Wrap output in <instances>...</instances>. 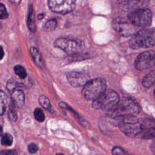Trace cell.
<instances>
[{
  "label": "cell",
  "mask_w": 155,
  "mask_h": 155,
  "mask_svg": "<svg viewBox=\"0 0 155 155\" xmlns=\"http://www.w3.org/2000/svg\"><path fill=\"white\" fill-rule=\"evenodd\" d=\"M154 155H155V154H154Z\"/></svg>",
  "instance_id": "cell-36"
},
{
  "label": "cell",
  "mask_w": 155,
  "mask_h": 155,
  "mask_svg": "<svg viewBox=\"0 0 155 155\" xmlns=\"http://www.w3.org/2000/svg\"><path fill=\"white\" fill-rule=\"evenodd\" d=\"M38 101H39V103L41 105V106H42L45 110H48L50 112L54 111L53 109L51 107V105L49 99L45 96H44V95L40 96L39 97Z\"/></svg>",
  "instance_id": "cell-18"
},
{
  "label": "cell",
  "mask_w": 155,
  "mask_h": 155,
  "mask_svg": "<svg viewBox=\"0 0 155 155\" xmlns=\"http://www.w3.org/2000/svg\"><path fill=\"white\" fill-rule=\"evenodd\" d=\"M14 72L21 79H24L27 76L25 68L21 65H16L14 67Z\"/></svg>",
  "instance_id": "cell-19"
},
{
  "label": "cell",
  "mask_w": 155,
  "mask_h": 155,
  "mask_svg": "<svg viewBox=\"0 0 155 155\" xmlns=\"http://www.w3.org/2000/svg\"><path fill=\"white\" fill-rule=\"evenodd\" d=\"M56 155H64V154H63L62 153H57V154H56Z\"/></svg>",
  "instance_id": "cell-34"
},
{
  "label": "cell",
  "mask_w": 155,
  "mask_h": 155,
  "mask_svg": "<svg viewBox=\"0 0 155 155\" xmlns=\"http://www.w3.org/2000/svg\"><path fill=\"white\" fill-rule=\"evenodd\" d=\"M11 93V101L15 107L21 108L25 103V94L24 91L19 88L13 90Z\"/></svg>",
  "instance_id": "cell-12"
},
{
  "label": "cell",
  "mask_w": 155,
  "mask_h": 155,
  "mask_svg": "<svg viewBox=\"0 0 155 155\" xmlns=\"http://www.w3.org/2000/svg\"><path fill=\"white\" fill-rule=\"evenodd\" d=\"M8 1L13 5H18L21 1V0H8Z\"/></svg>",
  "instance_id": "cell-29"
},
{
  "label": "cell",
  "mask_w": 155,
  "mask_h": 155,
  "mask_svg": "<svg viewBox=\"0 0 155 155\" xmlns=\"http://www.w3.org/2000/svg\"><path fill=\"white\" fill-rule=\"evenodd\" d=\"M12 101L7 94L2 90H0V115H3L8 108Z\"/></svg>",
  "instance_id": "cell-16"
},
{
  "label": "cell",
  "mask_w": 155,
  "mask_h": 155,
  "mask_svg": "<svg viewBox=\"0 0 155 155\" xmlns=\"http://www.w3.org/2000/svg\"><path fill=\"white\" fill-rule=\"evenodd\" d=\"M136 27L133 25L128 20L119 18L113 21V28L121 35L124 36H133L136 30Z\"/></svg>",
  "instance_id": "cell-10"
},
{
  "label": "cell",
  "mask_w": 155,
  "mask_h": 155,
  "mask_svg": "<svg viewBox=\"0 0 155 155\" xmlns=\"http://www.w3.org/2000/svg\"><path fill=\"white\" fill-rule=\"evenodd\" d=\"M27 24L28 28L31 32H35L36 31V22L35 19V15L34 8L33 5L30 4L28 7V15H27Z\"/></svg>",
  "instance_id": "cell-14"
},
{
  "label": "cell",
  "mask_w": 155,
  "mask_h": 155,
  "mask_svg": "<svg viewBox=\"0 0 155 155\" xmlns=\"http://www.w3.org/2000/svg\"><path fill=\"white\" fill-rule=\"evenodd\" d=\"M4 56V51L3 48L0 46V61H1Z\"/></svg>",
  "instance_id": "cell-30"
},
{
  "label": "cell",
  "mask_w": 155,
  "mask_h": 155,
  "mask_svg": "<svg viewBox=\"0 0 155 155\" xmlns=\"http://www.w3.org/2000/svg\"><path fill=\"white\" fill-rule=\"evenodd\" d=\"M155 45V30L143 28L135 33L130 38L129 45L131 48L136 50L147 48Z\"/></svg>",
  "instance_id": "cell-3"
},
{
  "label": "cell",
  "mask_w": 155,
  "mask_h": 155,
  "mask_svg": "<svg viewBox=\"0 0 155 155\" xmlns=\"http://www.w3.org/2000/svg\"><path fill=\"white\" fill-rule=\"evenodd\" d=\"M1 143L4 146H10L13 143V137L8 133L2 134L1 138Z\"/></svg>",
  "instance_id": "cell-21"
},
{
  "label": "cell",
  "mask_w": 155,
  "mask_h": 155,
  "mask_svg": "<svg viewBox=\"0 0 155 155\" xmlns=\"http://www.w3.org/2000/svg\"><path fill=\"white\" fill-rule=\"evenodd\" d=\"M8 110V115L9 119L11 120H12L13 122H15L17 119V113H16V110L15 109V105L13 104L12 102H11Z\"/></svg>",
  "instance_id": "cell-22"
},
{
  "label": "cell",
  "mask_w": 155,
  "mask_h": 155,
  "mask_svg": "<svg viewBox=\"0 0 155 155\" xmlns=\"http://www.w3.org/2000/svg\"><path fill=\"white\" fill-rule=\"evenodd\" d=\"M57 25V21L54 19L48 20L44 25V30L46 31H52L55 30Z\"/></svg>",
  "instance_id": "cell-20"
},
{
  "label": "cell",
  "mask_w": 155,
  "mask_h": 155,
  "mask_svg": "<svg viewBox=\"0 0 155 155\" xmlns=\"http://www.w3.org/2000/svg\"><path fill=\"white\" fill-rule=\"evenodd\" d=\"M34 116L36 120L42 122L45 120V115L42 110L39 108H36L34 110Z\"/></svg>",
  "instance_id": "cell-23"
},
{
  "label": "cell",
  "mask_w": 155,
  "mask_h": 155,
  "mask_svg": "<svg viewBox=\"0 0 155 155\" xmlns=\"http://www.w3.org/2000/svg\"><path fill=\"white\" fill-rule=\"evenodd\" d=\"M66 77L68 83L74 87L84 86L90 81L88 75L81 71H68L66 73Z\"/></svg>",
  "instance_id": "cell-11"
},
{
  "label": "cell",
  "mask_w": 155,
  "mask_h": 155,
  "mask_svg": "<svg viewBox=\"0 0 155 155\" xmlns=\"http://www.w3.org/2000/svg\"><path fill=\"white\" fill-rule=\"evenodd\" d=\"M28 151L30 154H34L38 150V147L36 143H30L28 145Z\"/></svg>",
  "instance_id": "cell-27"
},
{
  "label": "cell",
  "mask_w": 155,
  "mask_h": 155,
  "mask_svg": "<svg viewBox=\"0 0 155 155\" xmlns=\"http://www.w3.org/2000/svg\"><path fill=\"white\" fill-rule=\"evenodd\" d=\"M127 18L136 27H146L149 26L152 21V12L148 8L139 9L131 12Z\"/></svg>",
  "instance_id": "cell-7"
},
{
  "label": "cell",
  "mask_w": 155,
  "mask_h": 155,
  "mask_svg": "<svg viewBox=\"0 0 155 155\" xmlns=\"http://www.w3.org/2000/svg\"><path fill=\"white\" fill-rule=\"evenodd\" d=\"M119 96L114 90H106L98 99L93 101L92 106L95 109L110 110L119 102Z\"/></svg>",
  "instance_id": "cell-6"
},
{
  "label": "cell",
  "mask_w": 155,
  "mask_h": 155,
  "mask_svg": "<svg viewBox=\"0 0 155 155\" xmlns=\"http://www.w3.org/2000/svg\"><path fill=\"white\" fill-rule=\"evenodd\" d=\"M113 155H128V153L123 148L119 147H114L112 149Z\"/></svg>",
  "instance_id": "cell-26"
},
{
  "label": "cell",
  "mask_w": 155,
  "mask_h": 155,
  "mask_svg": "<svg viewBox=\"0 0 155 155\" xmlns=\"http://www.w3.org/2000/svg\"><path fill=\"white\" fill-rule=\"evenodd\" d=\"M29 53L35 64L39 68H43L45 65L44 60L38 48L35 47H31L29 49Z\"/></svg>",
  "instance_id": "cell-13"
},
{
  "label": "cell",
  "mask_w": 155,
  "mask_h": 155,
  "mask_svg": "<svg viewBox=\"0 0 155 155\" xmlns=\"http://www.w3.org/2000/svg\"><path fill=\"white\" fill-rule=\"evenodd\" d=\"M154 96H155V89H154Z\"/></svg>",
  "instance_id": "cell-35"
},
{
  "label": "cell",
  "mask_w": 155,
  "mask_h": 155,
  "mask_svg": "<svg viewBox=\"0 0 155 155\" xmlns=\"http://www.w3.org/2000/svg\"><path fill=\"white\" fill-rule=\"evenodd\" d=\"M155 65V51H146L141 53L136 59L134 67L139 70L150 68Z\"/></svg>",
  "instance_id": "cell-9"
},
{
  "label": "cell",
  "mask_w": 155,
  "mask_h": 155,
  "mask_svg": "<svg viewBox=\"0 0 155 155\" xmlns=\"http://www.w3.org/2000/svg\"><path fill=\"white\" fill-rule=\"evenodd\" d=\"M17 151L15 150H2L0 151V155H17Z\"/></svg>",
  "instance_id": "cell-28"
},
{
  "label": "cell",
  "mask_w": 155,
  "mask_h": 155,
  "mask_svg": "<svg viewBox=\"0 0 155 155\" xmlns=\"http://www.w3.org/2000/svg\"><path fill=\"white\" fill-rule=\"evenodd\" d=\"M44 16H45V14L44 13H40L39 15H38V19H39V20H41V19H42L44 18Z\"/></svg>",
  "instance_id": "cell-32"
},
{
  "label": "cell",
  "mask_w": 155,
  "mask_h": 155,
  "mask_svg": "<svg viewBox=\"0 0 155 155\" xmlns=\"http://www.w3.org/2000/svg\"><path fill=\"white\" fill-rule=\"evenodd\" d=\"M120 130L130 137L150 139L155 137V120L149 118L138 119L130 123H119Z\"/></svg>",
  "instance_id": "cell-1"
},
{
  "label": "cell",
  "mask_w": 155,
  "mask_h": 155,
  "mask_svg": "<svg viewBox=\"0 0 155 155\" xmlns=\"http://www.w3.org/2000/svg\"><path fill=\"white\" fill-rule=\"evenodd\" d=\"M2 128L1 125H0V136H2Z\"/></svg>",
  "instance_id": "cell-33"
},
{
  "label": "cell",
  "mask_w": 155,
  "mask_h": 155,
  "mask_svg": "<svg viewBox=\"0 0 155 155\" xmlns=\"http://www.w3.org/2000/svg\"><path fill=\"white\" fill-rule=\"evenodd\" d=\"M47 4L53 12L65 15L74 9L76 0H47Z\"/></svg>",
  "instance_id": "cell-8"
},
{
  "label": "cell",
  "mask_w": 155,
  "mask_h": 155,
  "mask_svg": "<svg viewBox=\"0 0 155 155\" xmlns=\"http://www.w3.org/2000/svg\"><path fill=\"white\" fill-rule=\"evenodd\" d=\"M150 148L151 151L155 154V140L151 143V146H150Z\"/></svg>",
  "instance_id": "cell-31"
},
{
  "label": "cell",
  "mask_w": 155,
  "mask_h": 155,
  "mask_svg": "<svg viewBox=\"0 0 155 155\" xmlns=\"http://www.w3.org/2000/svg\"><path fill=\"white\" fill-rule=\"evenodd\" d=\"M107 85L105 79L98 78L90 80L84 85L82 94L85 99L94 101L104 94Z\"/></svg>",
  "instance_id": "cell-4"
},
{
  "label": "cell",
  "mask_w": 155,
  "mask_h": 155,
  "mask_svg": "<svg viewBox=\"0 0 155 155\" xmlns=\"http://www.w3.org/2000/svg\"><path fill=\"white\" fill-rule=\"evenodd\" d=\"M148 2V0H129L127 3V7L128 9L133 12L139 9L146 8Z\"/></svg>",
  "instance_id": "cell-15"
},
{
  "label": "cell",
  "mask_w": 155,
  "mask_h": 155,
  "mask_svg": "<svg viewBox=\"0 0 155 155\" xmlns=\"http://www.w3.org/2000/svg\"><path fill=\"white\" fill-rule=\"evenodd\" d=\"M155 84V70L148 73L142 80V85L146 88H150Z\"/></svg>",
  "instance_id": "cell-17"
},
{
  "label": "cell",
  "mask_w": 155,
  "mask_h": 155,
  "mask_svg": "<svg viewBox=\"0 0 155 155\" xmlns=\"http://www.w3.org/2000/svg\"><path fill=\"white\" fill-rule=\"evenodd\" d=\"M8 17V13L4 4L0 3V19H5Z\"/></svg>",
  "instance_id": "cell-24"
},
{
  "label": "cell",
  "mask_w": 155,
  "mask_h": 155,
  "mask_svg": "<svg viewBox=\"0 0 155 155\" xmlns=\"http://www.w3.org/2000/svg\"><path fill=\"white\" fill-rule=\"evenodd\" d=\"M18 85H19V84L17 83V82L16 81H15L13 79H11L8 81V82L7 84V88L8 89V90L10 92H11L13 90L18 88L17 87H18Z\"/></svg>",
  "instance_id": "cell-25"
},
{
  "label": "cell",
  "mask_w": 155,
  "mask_h": 155,
  "mask_svg": "<svg viewBox=\"0 0 155 155\" xmlns=\"http://www.w3.org/2000/svg\"><path fill=\"white\" fill-rule=\"evenodd\" d=\"M54 46L69 55L76 54L85 48V44L80 39L68 38H58L54 42Z\"/></svg>",
  "instance_id": "cell-5"
},
{
  "label": "cell",
  "mask_w": 155,
  "mask_h": 155,
  "mask_svg": "<svg viewBox=\"0 0 155 155\" xmlns=\"http://www.w3.org/2000/svg\"><path fill=\"white\" fill-rule=\"evenodd\" d=\"M140 110L141 107L136 101L130 97H124L119 99L118 103L108 111V116L114 119L135 116Z\"/></svg>",
  "instance_id": "cell-2"
}]
</instances>
